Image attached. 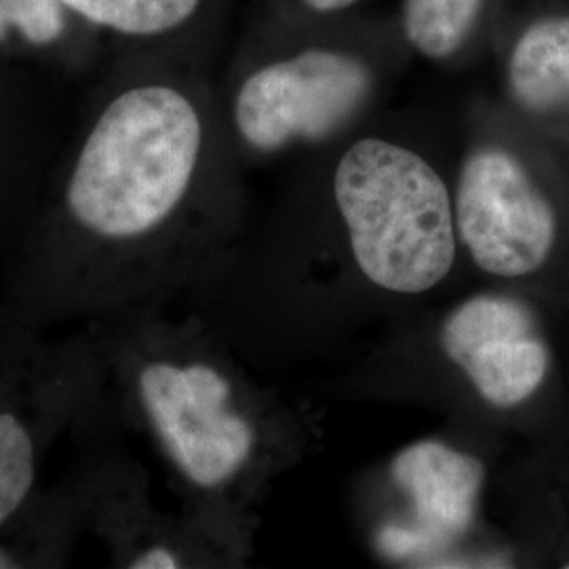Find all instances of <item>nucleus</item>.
Listing matches in <instances>:
<instances>
[{"label": "nucleus", "mask_w": 569, "mask_h": 569, "mask_svg": "<svg viewBox=\"0 0 569 569\" xmlns=\"http://www.w3.org/2000/svg\"><path fill=\"white\" fill-rule=\"evenodd\" d=\"M204 146L203 110L188 89L148 53H117L42 220L30 274L37 306L117 319L140 249L188 201Z\"/></svg>", "instance_id": "f257e3e1"}, {"label": "nucleus", "mask_w": 569, "mask_h": 569, "mask_svg": "<svg viewBox=\"0 0 569 569\" xmlns=\"http://www.w3.org/2000/svg\"><path fill=\"white\" fill-rule=\"evenodd\" d=\"M333 192L369 281L387 291L422 293L448 277L456 258L451 201L420 154L361 140L338 164Z\"/></svg>", "instance_id": "f03ea898"}, {"label": "nucleus", "mask_w": 569, "mask_h": 569, "mask_svg": "<svg viewBox=\"0 0 569 569\" xmlns=\"http://www.w3.org/2000/svg\"><path fill=\"white\" fill-rule=\"evenodd\" d=\"M108 361L164 458L188 483L216 491L243 472L258 443L222 369L201 359L131 355L112 340Z\"/></svg>", "instance_id": "7ed1b4c3"}, {"label": "nucleus", "mask_w": 569, "mask_h": 569, "mask_svg": "<svg viewBox=\"0 0 569 569\" xmlns=\"http://www.w3.org/2000/svg\"><path fill=\"white\" fill-rule=\"evenodd\" d=\"M371 74L342 51L308 49L244 77L232 100V124L251 150L277 152L298 140H323L366 103Z\"/></svg>", "instance_id": "20e7f679"}, {"label": "nucleus", "mask_w": 569, "mask_h": 569, "mask_svg": "<svg viewBox=\"0 0 569 569\" xmlns=\"http://www.w3.org/2000/svg\"><path fill=\"white\" fill-rule=\"evenodd\" d=\"M458 228L479 268L498 277H523L547 262L557 222L549 201L512 154L481 148L460 173Z\"/></svg>", "instance_id": "39448f33"}, {"label": "nucleus", "mask_w": 569, "mask_h": 569, "mask_svg": "<svg viewBox=\"0 0 569 569\" xmlns=\"http://www.w3.org/2000/svg\"><path fill=\"white\" fill-rule=\"evenodd\" d=\"M87 359L0 367V529L37 500L49 427H60L66 409L82 401Z\"/></svg>", "instance_id": "423d86ee"}, {"label": "nucleus", "mask_w": 569, "mask_h": 569, "mask_svg": "<svg viewBox=\"0 0 569 569\" xmlns=\"http://www.w3.org/2000/svg\"><path fill=\"white\" fill-rule=\"evenodd\" d=\"M441 346L496 407L528 401L549 371V348L533 312L507 296H477L458 306L443 323Z\"/></svg>", "instance_id": "0eeeda50"}, {"label": "nucleus", "mask_w": 569, "mask_h": 569, "mask_svg": "<svg viewBox=\"0 0 569 569\" xmlns=\"http://www.w3.org/2000/svg\"><path fill=\"white\" fill-rule=\"evenodd\" d=\"M390 475L411 500L413 528L435 549L467 533L486 479L477 458L439 441H420L395 458Z\"/></svg>", "instance_id": "6e6552de"}, {"label": "nucleus", "mask_w": 569, "mask_h": 569, "mask_svg": "<svg viewBox=\"0 0 569 569\" xmlns=\"http://www.w3.org/2000/svg\"><path fill=\"white\" fill-rule=\"evenodd\" d=\"M103 49L60 0H0V61L72 74L91 68Z\"/></svg>", "instance_id": "1a4fd4ad"}, {"label": "nucleus", "mask_w": 569, "mask_h": 569, "mask_svg": "<svg viewBox=\"0 0 569 569\" xmlns=\"http://www.w3.org/2000/svg\"><path fill=\"white\" fill-rule=\"evenodd\" d=\"M74 20L114 53H152L157 42L186 32L207 0H60Z\"/></svg>", "instance_id": "9d476101"}, {"label": "nucleus", "mask_w": 569, "mask_h": 569, "mask_svg": "<svg viewBox=\"0 0 569 569\" xmlns=\"http://www.w3.org/2000/svg\"><path fill=\"white\" fill-rule=\"evenodd\" d=\"M509 82L529 112L569 110V18L529 26L512 49Z\"/></svg>", "instance_id": "9b49d317"}, {"label": "nucleus", "mask_w": 569, "mask_h": 569, "mask_svg": "<svg viewBox=\"0 0 569 569\" xmlns=\"http://www.w3.org/2000/svg\"><path fill=\"white\" fill-rule=\"evenodd\" d=\"M81 521L77 498L63 496L37 510V500L16 521L0 529V569L32 568L49 561V550L63 547L66 529Z\"/></svg>", "instance_id": "f8f14e48"}, {"label": "nucleus", "mask_w": 569, "mask_h": 569, "mask_svg": "<svg viewBox=\"0 0 569 569\" xmlns=\"http://www.w3.org/2000/svg\"><path fill=\"white\" fill-rule=\"evenodd\" d=\"M483 0H406L403 30L416 51L446 60L462 49Z\"/></svg>", "instance_id": "ddd939ff"}, {"label": "nucleus", "mask_w": 569, "mask_h": 569, "mask_svg": "<svg viewBox=\"0 0 569 569\" xmlns=\"http://www.w3.org/2000/svg\"><path fill=\"white\" fill-rule=\"evenodd\" d=\"M378 549L390 559H409L435 550L427 536L413 526H387L378 533Z\"/></svg>", "instance_id": "4468645a"}, {"label": "nucleus", "mask_w": 569, "mask_h": 569, "mask_svg": "<svg viewBox=\"0 0 569 569\" xmlns=\"http://www.w3.org/2000/svg\"><path fill=\"white\" fill-rule=\"evenodd\" d=\"M26 72H28V68H23V66L0 61V129H2V124H4V112H7L9 93L16 89L13 84H18ZM0 140H2V138H0Z\"/></svg>", "instance_id": "2eb2a0df"}, {"label": "nucleus", "mask_w": 569, "mask_h": 569, "mask_svg": "<svg viewBox=\"0 0 569 569\" xmlns=\"http://www.w3.org/2000/svg\"><path fill=\"white\" fill-rule=\"evenodd\" d=\"M308 9L319 11V13H333V11H342L346 7L355 4L357 0H302Z\"/></svg>", "instance_id": "dca6fc26"}, {"label": "nucleus", "mask_w": 569, "mask_h": 569, "mask_svg": "<svg viewBox=\"0 0 569 569\" xmlns=\"http://www.w3.org/2000/svg\"><path fill=\"white\" fill-rule=\"evenodd\" d=\"M568 569H569V566H568Z\"/></svg>", "instance_id": "f3484780"}]
</instances>
